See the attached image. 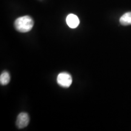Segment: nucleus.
Returning a JSON list of instances; mask_svg holds the SVG:
<instances>
[{
	"mask_svg": "<svg viewBox=\"0 0 131 131\" xmlns=\"http://www.w3.org/2000/svg\"><path fill=\"white\" fill-rule=\"evenodd\" d=\"M34 24V20L30 16H23L16 19L15 21L14 26L16 30L18 32L26 33L32 30Z\"/></svg>",
	"mask_w": 131,
	"mask_h": 131,
	"instance_id": "obj_1",
	"label": "nucleus"
},
{
	"mask_svg": "<svg viewBox=\"0 0 131 131\" xmlns=\"http://www.w3.org/2000/svg\"><path fill=\"white\" fill-rule=\"evenodd\" d=\"M57 83L60 86L67 88L71 85L72 83V78L69 73L62 72L58 75Z\"/></svg>",
	"mask_w": 131,
	"mask_h": 131,
	"instance_id": "obj_2",
	"label": "nucleus"
},
{
	"mask_svg": "<svg viewBox=\"0 0 131 131\" xmlns=\"http://www.w3.org/2000/svg\"><path fill=\"white\" fill-rule=\"evenodd\" d=\"M29 120L30 119H29V115L27 113H20L18 116L17 119H16V126L19 129H23L28 126Z\"/></svg>",
	"mask_w": 131,
	"mask_h": 131,
	"instance_id": "obj_3",
	"label": "nucleus"
},
{
	"mask_svg": "<svg viewBox=\"0 0 131 131\" xmlns=\"http://www.w3.org/2000/svg\"><path fill=\"white\" fill-rule=\"evenodd\" d=\"M66 23L70 28H76L80 24V20L78 16L74 14H69L66 18Z\"/></svg>",
	"mask_w": 131,
	"mask_h": 131,
	"instance_id": "obj_4",
	"label": "nucleus"
},
{
	"mask_svg": "<svg viewBox=\"0 0 131 131\" xmlns=\"http://www.w3.org/2000/svg\"><path fill=\"white\" fill-rule=\"evenodd\" d=\"M119 23L123 26L131 25V12L124 14L119 19Z\"/></svg>",
	"mask_w": 131,
	"mask_h": 131,
	"instance_id": "obj_5",
	"label": "nucleus"
},
{
	"mask_svg": "<svg viewBox=\"0 0 131 131\" xmlns=\"http://www.w3.org/2000/svg\"><path fill=\"white\" fill-rule=\"evenodd\" d=\"M10 77L9 72L7 71L3 72L0 76V83H1V84L3 85V86L7 85L10 82Z\"/></svg>",
	"mask_w": 131,
	"mask_h": 131,
	"instance_id": "obj_6",
	"label": "nucleus"
}]
</instances>
